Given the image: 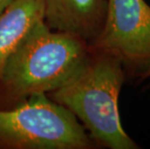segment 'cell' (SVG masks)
Returning a JSON list of instances; mask_svg holds the SVG:
<instances>
[{"instance_id": "1", "label": "cell", "mask_w": 150, "mask_h": 149, "mask_svg": "<svg viewBox=\"0 0 150 149\" xmlns=\"http://www.w3.org/2000/svg\"><path fill=\"white\" fill-rule=\"evenodd\" d=\"M127 78L122 61L106 52L90 50L83 65L50 99L65 107L88 132L94 143L110 149H139L121 124L118 100Z\"/></svg>"}, {"instance_id": "2", "label": "cell", "mask_w": 150, "mask_h": 149, "mask_svg": "<svg viewBox=\"0 0 150 149\" xmlns=\"http://www.w3.org/2000/svg\"><path fill=\"white\" fill-rule=\"evenodd\" d=\"M88 43L41 20L11 55L0 82L11 96L25 98L57 89L84 64Z\"/></svg>"}, {"instance_id": "3", "label": "cell", "mask_w": 150, "mask_h": 149, "mask_svg": "<svg viewBox=\"0 0 150 149\" xmlns=\"http://www.w3.org/2000/svg\"><path fill=\"white\" fill-rule=\"evenodd\" d=\"M94 144L78 118L46 93L31 95L13 109H0V147L89 149Z\"/></svg>"}, {"instance_id": "4", "label": "cell", "mask_w": 150, "mask_h": 149, "mask_svg": "<svg viewBox=\"0 0 150 149\" xmlns=\"http://www.w3.org/2000/svg\"><path fill=\"white\" fill-rule=\"evenodd\" d=\"M88 46L117 56L127 76L139 80L150 69V6L144 0H107L103 26Z\"/></svg>"}, {"instance_id": "5", "label": "cell", "mask_w": 150, "mask_h": 149, "mask_svg": "<svg viewBox=\"0 0 150 149\" xmlns=\"http://www.w3.org/2000/svg\"><path fill=\"white\" fill-rule=\"evenodd\" d=\"M44 20L50 28L81 38L88 44L100 32L107 0H43Z\"/></svg>"}, {"instance_id": "6", "label": "cell", "mask_w": 150, "mask_h": 149, "mask_svg": "<svg viewBox=\"0 0 150 149\" xmlns=\"http://www.w3.org/2000/svg\"><path fill=\"white\" fill-rule=\"evenodd\" d=\"M41 20L43 0H14L0 14V78L8 59Z\"/></svg>"}, {"instance_id": "7", "label": "cell", "mask_w": 150, "mask_h": 149, "mask_svg": "<svg viewBox=\"0 0 150 149\" xmlns=\"http://www.w3.org/2000/svg\"><path fill=\"white\" fill-rule=\"evenodd\" d=\"M14 0H0V14L8 7Z\"/></svg>"}, {"instance_id": "8", "label": "cell", "mask_w": 150, "mask_h": 149, "mask_svg": "<svg viewBox=\"0 0 150 149\" xmlns=\"http://www.w3.org/2000/svg\"><path fill=\"white\" fill-rule=\"evenodd\" d=\"M145 80H150V69H148L144 74H143L142 77L139 78V81H142Z\"/></svg>"}]
</instances>
